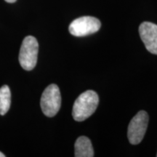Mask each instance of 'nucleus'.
Returning a JSON list of instances; mask_svg holds the SVG:
<instances>
[{
	"label": "nucleus",
	"instance_id": "obj_1",
	"mask_svg": "<svg viewBox=\"0 0 157 157\" xmlns=\"http://www.w3.org/2000/svg\"><path fill=\"white\" fill-rule=\"evenodd\" d=\"M99 103L98 95L93 90H87L82 93L74 102L72 116L77 121H82L89 118L97 109Z\"/></svg>",
	"mask_w": 157,
	"mask_h": 157
},
{
	"label": "nucleus",
	"instance_id": "obj_6",
	"mask_svg": "<svg viewBox=\"0 0 157 157\" xmlns=\"http://www.w3.org/2000/svg\"><path fill=\"white\" fill-rule=\"evenodd\" d=\"M139 34L147 50L157 55V25L151 22H143L139 26Z\"/></svg>",
	"mask_w": 157,
	"mask_h": 157
},
{
	"label": "nucleus",
	"instance_id": "obj_11",
	"mask_svg": "<svg viewBox=\"0 0 157 157\" xmlns=\"http://www.w3.org/2000/svg\"><path fill=\"white\" fill-rule=\"evenodd\" d=\"M156 156H157V154H156Z\"/></svg>",
	"mask_w": 157,
	"mask_h": 157
},
{
	"label": "nucleus",
	"instance_id": "obj_7",
	"mask_svg": "<svg viewBox=\"0 0 157 157\" xmlns=\"http://www.w3.org/2000/svg\"><path fill=\"white\" fill-rule=\"evenodd\" d=\"M76 157H93L94 156V150L91 141L88 137L81 136L76 140L75 143Z\"/></svg>",
	"mask_w": 157,
	"mask_h": 157
},
{
	"label": "nucleus",
	"instance_id": "obj_4",
	"mask_svg": "<svg viewBox=\"0 0 157 157\" xmlns=\"http://www.w3.org/2000/svg\"><path fill=\"white\" fill-rule=\"evenodd\" d=\"M148 124V115L146 111H140L132 118L128 126L127 137L132 145L139 144L146 134Z\"/></svg>",
	"mask_w": 157,
	"mask_h": 157
},
{
	"label": "nucleus",
	"instance_id": "obj_5",
	"mask_svg": "<svg viewBox=\"0 0 157 157\" xmlns=\"http://www.w3.org/2000/svg\"><path fill=\"white\" fill-rule=\"evenodd\" d=\"M101 23L92 16H83L76 18L69 25V32L74 36L81 37L94 34L101 29Z\"/></svg>",
	"mask_w": 157,
	"mask_h": 157
},
{
	"label": "nucleus",
	"instance_id": "obj_8",
	"mask_svg": "<svg viewBox=\"0 0 157 157\" xmlns=\"http://www.w3.org/2000/svg\"><path fill=\"white\" fill-rule=\"evenodd\" d=\"M11 93L7 85L0 88V114L4 116L7 113L10 108Z\"/></svg>",
	"mask_w": 157,
	"mask_h": 157
},
{
	"label": "nucleus",
	"instance_id": "obj_9",
	"mask_svg": "<svg viewBox=\"0 0 157 157\" xmlns=\"http://www.w3.org/2000/svg\"><path fill=\"white\" fill-rule=\"evenodd\" d=\"M5 1H6L7 2H8V3H14L16 2V0H5Z\"/></svg>",
	"mask_w": 157,
	"mask_h": 157
},
{
	"label": "nucleus",
	"instance_id": "obj_10",
	"mask_svg": "<svg viewBox=\"0 0 157 157\" xmlns=\"http://www.w3.org/2000/svg\"><path fill=\"white\" fill-rule=\"evenodd\" d=\"M5 155L3 154L0 151V157H5Z\"/></svg>",
	"mask_w": 157,
	"mask_h": 157
},
{
	"label": "nucleus",
	"instance_id": "obj_3",
	"mask_svg": "<svg viewBox=\"0 0 157 157\" xmlns=\"http://www.w3.org/2000/svg\"><path fill=\"white\" fill-rule=\"evenodd\" d=\"M41 109L45 116L52 117L56 116L61 105V95L56 84L49 85L43 92L40 101Z\"/></svg>",
	"mask_w": 157,
	"mask_h": 157
},
{
	"label": "nucleus",
	"instance_id": "obj_2",
	"mask_svg": "<svg viewBox=\"0 0 157 157\" xmlns=\"http://www.w3.org/2000/svg\"><path fill=\"white\" fill-rule=\"evenodd\" d=\"M39 44L35 37L28 36L23 39L19 53V62L23 69H34L36 65Z\"/></svg>",
	"mask_w": 157,
	"mask_h": 157
}]
</instances>
